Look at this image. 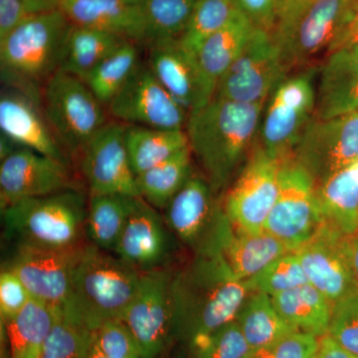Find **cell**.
I'll return each mask as SVG.
<instances>
[{
    "mask_svg": "<svg viewBox=\"0 0 358 358\" xmlns=\"http://www.w3.org/2000/svg\"><path fill=\"white\" fill-rule=\"evenodd\" d=\"M313 358H315V357H313Z\"/></svg>",
    "mask_w": 358,
    "mask_h": 358,
    "instance_id": "cell-53",
    "label": "cell"
},
{
    "mask_svg": "<svg viewBox=\"0 0 358 358\" xmlns=\"http://www.w3.org/2000/svg\"><path fill=\"white\" fill-rule=\"evenodd\" d=\"M352 0H278L272 34L287 75L317 68L350 20Z\"/></svg>",
    "mask_w": 358,
    "mask_h": 358,
    "instance_id": "cell-3",
    "label": "cell"
},
{
    "mask_svg": "<svg viewBox=\"0 0 358 358\" xmlns=\"http://www.w3.org/2000/svg\"><path fill=\"white\" fill-rule=\"evenodd\" d=\"M192 345V358H244L250 350L236 320Z\"/></svg>",
    "mask_w": 358,
    "mask_h": 358,
    "instance_id": "cell-40",
    "label": "cell"
},
{
    "mask_svg": "<svg viewBox=\"0 0 358 358\" xmlns=\"http://www.w3.org/2000/svg\"><path fill=\"white\" fill-rule=\"evenodd\" d=\"M40 106L65 152L80 155L108 122L106 109L83 80L59 69L42 87Z\"/></svg>",
    "mask_w": 358,
    "mask_h": 358,
    "instance_id": "cell-7",
    "label": "cell"
},
{
    "mask_svg": "<svg viewBox=\"0 0 358 358\" xmlns=\"http://www.w3.org/2000/svg\"><path fill=\"white\" fill-rule=\"evenodd\" d=\"M240 8L253 25L271 32L274 26L278 0H237Z\"/></svg>",
    "mask_w": 358,
    "mask_h": 358,
    "instance_id": "cell-45",
    "label": "cell"
},
{
    "mask_svg": "<svg viewBox=\"0 0 358 358\" xmlns=\"http://www.w3.org/2000/svg\"><path fill=\"white\" fill-rule=\"evenodd\" d=\"M138 45L124 42L103 59L84 80L94 95L106 108L121 91L140 64Z\"/></svg>",
    "mask_w": 358,
    "mask_h": 358,
    "instance_id": "cell-35",
    "label": "cell"
},
{
    "mask_svg": "<svg viewBox=\"0 0 358 358\" xmlns=\"http://www.w3.org/2000/svg\"><path fill=\"white\" fill-rule=\"evenodd\" d=\"M192 152L188 147L136 176L141 199L157 208L166 207L192 178Z\"/></svg>",
    "mask_w": 358,
    "mask_h": 358,
    "instance_id": "cell-34",
    "label": "cell"
},
{
    "mask_svg": "<svg viewBox=\"0 0 358 358\" xmlns=\"http://www.w3.org/2000/svg\"><path fill=\"white\" fill-rule=\"evenodd\" d=\"M141 273L95 245L84 246L63 308L96 331L107 320L122 319L138 291Z\"/></svg>",
    "mask_w": 358,
    "mask_h": 358,
    "instance_id": "cell-5",
    "label": "cell"
},
{
    "mask_svg": "<svg viewBox=\"0 0 358 358\" xmlns=\"http://www.w3.org/2000/svg\"><path fill=\"white\" fill-rule=\"evenodd\" d=\"M246 282L250 293H263L273 296L308 282L298 256L294 252H289L268 264Z\"/></svg>",
    "mask_w": 358,
    "mask_h": 358,
    "instance_id": "cell-39",
    "label": "cell"
},
{
    "mask_svg": "<svg viewBox=\"0 0 358 358\" xmlns=\"http://www.w3.org/2000/svg\"><path fill=\"white\" fill-rule=\"evenodd\" d=\"M358 44V10H355L350 6V20L345 26L343 33L334 45V50L341 48V47L346 46V45ZM331 51V52H333Z\"/></svg>",
    "mask_w": 358,
    "mask_h": 358,
    "instance_id": "cell-48",
    "label": "cell"
},
{
    "mask_svg": "<svg viewBox=\"0 0 358 358\" xmlns=\"http://www.w3.org/2000/svg\"><path fill=\"white\" fill-rule=\"evenodd\" d=\"M1 134L21 148L67 162L64 148L45 119L40 102L14 88L0 99Z\"/></svg>",
    "mask_w": 358,
    "mask_h": 358,
    "instance_id": "cell-19",
    "label": "cell"
},
{
    "mask_svg": "<svg viewBox=\"0 0 358 358\" xmlns=\"http://www.w3.org/2000/svg\"><path fill=\"white\" fill-rule=\"evenodd\" d=\"M213 189L208 181L192 176L166 205V222L183 242L206 241L213 229L219 209L214 208Z\"/></svg>",
    "mask_w": 358,
    "mask_h": 358,
    "instance_id": "cell-25",
    "label": "cell"
},
{
    "mask_svg": "<svg viewBox=\"0 0 358 358\" xmlns=\"http://www.w3.org/2000/svg\"><path fill=\"white\" fill-rule=\"evenodd\" d=\"M319 338L296 331L272 345L250 350L244 358H313Z\"/></svg>",
    "mask_w": 358,
    "mask_h": 358,
    "instance_id": "cell-43",
    "label": "cell"
},
{
    "mask_svg": "<svg viewBox=\"0 0 358 358\" xmlns=\"http://www.w3.org/2000/svg\"><path fill=\"white\" fill-rule=\"evenodd\" d=\"M195 0H140L147 24L148 45L179 40L186 29Z\"/></svg>",
    "mask_w": 358,
    "mask_h": 358,
    "instance_id": "cell-36",
    "label": "cell"
},
{
    "mask_svg": "<svg viewBox=\"0 0 358 358\" xmlns=\"http://www.w3.org/2000/svg\"><path fill=\"white\" fill-rule=\"evenodd\" d=\"M71 27L61 9L28 18L0 40L2 78L40 102L42 87L62 64Z\"/></svg>",
    "mask_w": 358,
    "mask_h": 358,
    "instance_id": "cell-4",
    "label": "cell"
},
{
    "mask_svg": "<svg viewBox=\"0 0 358 358\" xmlns=\"http://www.w3.org/2000/svg\"><path fill=\"white\" fill-rule=\"evenodd\" d=\"M61 308L32 298L18 315L6 322L10 358H40Z\"/></svg>",
    "mask_w": 358,
    "mask_h": 358,
    "instance_id": "cell-28",
    "label": "cell"
},
{
    "mask_svg": "<svg viewBox=\"0 0 358 358\" xmlns=\"http://www.w3.org/2000/svg\"><path fill=\"white\" fill-rule=\"evenodd\" d=\"M352 6L355 10H358V0H352Z\"/></svg>",
    "mask_w": 358,
    "mask_h": 358,
    "instance_id": "cell-52",
    "label": "cell"
},
{
    "mask_svg": "<svg viewBox=\"0 0 358 358\" xmlns=\"http://www.w3.org/2000/svg\"><path fill=\"white\" fill-rule=\"evenodd\" d=\"M60 9L72 24L112 33L138 46L148 45L140 0H62Z\"/></svg>",
    "mask_w": 358,
    "mask_h": 358,
    "instance_id": "cell-21",
    "label": "cell"
},
{
    "mask_svg": "<svg viewBox=\"0 0 358 358\" xmlns=\"http://www.w3.org/2000/svg\"><path fill=\"white\" fill-rule=\"evenodd\" d=\"M173 329L190 343L210 336L236 320L248 298L246 281L232 272L212 240L193 262L171 280Z\"/></svg>",
    "mask_w": 358,
    "mask_h": 358,
    "instance_id": "cell-1",
    "label": "cell"
},
{
    "mask_svg": "<svg viewBox=\"0 0 358 358\" xmlns=\"http://www.w3.org/2000/svg\"><path fill=\"white\" fill-rule=\"evenodd\" d=\"M281 162L273 159L259 143L224 201L223 211L236 229L260 233L279 193Z\"/></svg>",
    "mask_w": 358,
    "mask_h": 358,
    "instance_id": "cell-11",
    "label": "cell"
},
{
    "mask_svg": "<svg viewBox=\"0 0 358 358\" xmlns=\"http://www.w3.org/2000/svg\"><path fill=\"white\" fill-rule=\"evenodd\" d=\"M127 41L112 33L72 24L60 70L84 81L103 59Z\"/></svg>",
    "mask_w": 358,
    "mask_h": 358,
    "instance_id": "cell-32",
    "label": "cell"
},
{
    "mask_svg": "<svg viewBox=\"0 0 358 358\" xmlns=\"http://www.w3.org/2000/svg\"><path fill=\"white\" fill-rule=\"evenodd\" d=\"M286 76L272 34L254 26L243 49L219 80L213 98L265 105L275 86Z\"/></svg>",
    "mask_w": 358,
    "mask_h": 358,
    "instance_id": "cell-10",
    "label": "cell"
},
{
    "mask_svg": "<svg viewBox=\"0 0 358 358\" xmlns=\"http://www.w3.org/2000/svg\"><path fill=\"white\" fill-rule=\"evenodd\" d=\"M93 339L94 331L62 308L40 358H88Z\"/></svg>",
    "mask_w": 358,
    "mask_h": 358,
    "instance_id": "cell-38",
    "label": "cell"
},
{
    "mask_svg": "<svg viewBox=\"0 0 358 358\" xmlns=\"http://www.w3.org/2000/svg\"><path fill=\"white\" fill-rule=\"evenodd\" d=\"M236 322L250 350L272 345L298 331L282 319L271 296L263 293L249 294L238 313Z\"/></svg>",
    "mask_w": 358,
    "mask_h": 358,
    "instance_id": "cell-33",
    "label": "cell"
},
{
    "mask_svg": "<svg viewBox=\"0 0 358 358\" xmlns=\"http://www.w3.org/2000/svg\"><path fill=\"white\" fill-rule=\"evenodd\" d=\"M73 188L76 187L67 162L21 147L1 159V209L20 200L45 196Z\"/></svg>",
    "mask_w": 358,
    "mask_h": 358,
    "instance_id": "cell-17",
    "label": "cell"
},
{
    "mask_svg": "<svg viewBox=\"0 0 358 358\" xmlns=\"http://www.w3.org/2000/svg\"><path fill=\"white\" fill-rule=\"evenodd\" d=\"M208 239L217 245L232 272L243 281L251 279L275 259L292 252L267 231L249 233L236 229L220 209Z\"/></svg>",
    "mask_w": 358,
    "mask_h": 358,
    "instance_id": "cell-20",
    "label": "cell"
},
{
    "mask_svg": "<svg viewBox=\"0 0 358 358\" xmlns=\"http://www.w3.org/2000/svg\"><path fill=\"white\" fill-rule=\"evenodd\" d=\"M241 11L237 0H195L181 46L193 57L205 40L217 32Z\"/></svg>",
    "mask_w": 358,
    "mask_h": 358,
    "instance_id": "cell-37",
    "label": "cell"
},
{
    "mask_svg": "<svg viewBox=\"0 0 358 358\" xmlns=\"http://www.w3.org/2000/svg\"><path fill=\"white\" fill-rule=\"evenodd\" d=\"M32 296L17 275L10 268L0 275V313L2 322L13 319L31 300Z\"/></svg>",
    "mask_w": 358,
    "mask_h": 358,
    "instance_id": "cell-44",
    "label": "cell"
},
{
    "mask_svg": "<svg viewBox=\"0 0 358 358\" xmlns=\"http://www.w3.org/2000/svg\"><path fill=\"white\" fill-rule=\"evenodd\" d=\"M319 67L287 75L268 99L258 136L259 145L273 159L293 155L301 134L315 117V76Z\"/></svg>",
    "mask_w": 358,
    "mask_h": 358,
    "instance_id": "cell-8",
    "label": "cell"
},
{
    "mask_svg": "<svg viewBox=\"0 0 358 358\" xmlns=\"http://www.w3.org/2000/svg\"><path fill=\"white\" fill-rule=\"evenodd\" d=\"M358 112V44L346 45L322 63L315 117L329 120Z\"/></svg>",
    "mask_w": 358,
    "mask_h": 358,
    "instance_id": "cell-22",
    "label": "cell"
},
{
    "mask_svg": "<svg viewBox=\"0 0 358 358\" xmlns=\"http://www.w3.org/2000/svg\"><path fill=\"white\" fill-rule=\"evenodd\" d=\"M147 64L188 114L206 105L196 60L181 46L179 40L150 45Z\"/></svg>",
    "mask_w": 358,
    "mask_h": 358,
    "instance_id": "cell-24",
    "label": "cell"
},
{
    "mask_svg": "<svg viewBox=\"0 0 358 358\" xmlns=\"http://www.w3.org/2000/svg\"><path fill=\"white\" fill-rule=\"evenodd\" d=\"M126 128L121 122H108L80 154L91 194L141 197L124 140Z\"/></svg>",
    "mask_w": 358,
    "mask_h": 358,
    "instance_id": "cell-16",
    "label": "cell"
},
{
    "mask_svg": "<svg viewBox=\"0 0 358 358\" xmlns=\"http://www.w3.org/2000/svg\"><path fill=\"white\" fill-rule=\"evenodd\" d=\"M84 245L56 249L20 243L8 268L13 271L36 299L57 308L67 305L75 268Z\"/></svg>",
    "mask_w": 358,
    "mask_h": 358,
    "instance_id": "cell-15",
    "label": "cell"
},
{
    "mask_svg": "<svg viewBox=\"0 0 358 358\" xmlns=\"http://www.w3.org/2000/svg\"><path fill=\"white\" fill-rule=\"evenodd\" d=\"M169 251V237L155 207L138 197L115 254L141 272L159 268Z\"/></svg>",
    "mask_w": 358,
    "mask_h": 358,
    "instance_id": "cell-23",
    "label": "cell"
},
{
    "mask_svg": "<svg viewBox=\"0 0 358 358\" xmlns=\"http://www.w3.org/2000/svg\"><path fill=\"white\" fill-rule=\"evenodd\" d=\"M88 358H108L99 348L98 343L95 341V336H94L93 345H92L91 350H90Z\"/></svg>",
    "mask_w": 358,
    "mask_h": 358,
    "instance_id": "cell-51",
    "label": "cell"
},
{
    "mask_svg": "<svg viewBox=\"0 0 358 358\" xmlns=\"http://www.w3.org/2000/svg\"><path fill=\"white\" fill-rule=\"evenodd\" d=\"M171 280V274L160 268L141 273L136 296L122 315L143 358H159L173 329Z\"/></svg>",
    "mask_w": 358,
    "mask_h": 358,
    "instance_id": "cell-14",
    "label": "cell"
},
{
    "mask_svg": "<svg viewBox=\"0 0 358 358\" xmlns=\"http://www.w3.org/2000/svg\"><path fill=\"white\" fill-rule=\"evenodd\" d=\"M292 157L312 176L315 186L358 162V112L329 120L313 117Z\"/></svg>",
    "mask_w": 358,
    "mask_h": 358,
    "instance_id": "cell-12",
    "label": "cell"
},
{
    "mask_svg": "<svg viewBox=\"0 0 358 358\" xmlns=\"http://www.w3.org/2000/svg\"><path fill=\"white\" fill-rule=\"evenodd\" d=\"M324 222L348 236L358 229V162L317 185Z\"/></svg>",
    "mask_w": 358,
    "mask_h": 358,
    "instance_id": "cell-27",
    "label": "cell"
},
{
    "mask_svg": "<svg viewBox=\"0 0 358 358\" xmlns=\"http://www.w3.org/2000/svg\"><path fill=\"white\" fill-rule=\"evenodd\" d=\"M35 15L21 0H0V40Z\"/></svg>",
    "mask_w": 358,
    "mask_h": 358,
    "instance_id": "cell-46",
    "label": "cell"
},
{
    "mask_svg": "<svg viewBox=\"0 0 358 358\" xmlns=\"http://www.w3.org/2000/svg\"><path fill=\"white\" fill-rule=\"evenodd\" d=\"M271 299L282 319L296 331L317 338L329 333L333 305L308 282Z\"/></svg>",
    "mask_w": 358,
    "mask_h": 358,
    "instance_id": "cell-29",
    "label": "cell"
},
{
    "mask_svg": "<svg viewBox=\"0 0 358 358\" xmlns=\"http://www.w3.org/2000/svg\"><path fill=\"white\" fill-rule=\"evenodd\" d=\"M107 109L115 121L155 129H185L188 117L148 64L141 63Z\"/></svg>",
    "mask_w": 358,
    "mask_h": 358,
    "instance_id": "cell-13",
    "label": "cell"
},
{
    "mask_svg": "<svg viewBox=\"0 0 358 358\" xmlns=\"http://www.w3.org/2000/svg\"><path fill=\"white\" fill-rule=\"evenodd\" d=\"M322 223L324 217L312 176L293 157L282 160L279 193L264 230L294 252L307 243Z\"/></svg>",
    "mask_w": 358,
    "mask_h": 358,
    "instance_id": "cell-9",
    "label": "cell"
},
{
    "mask_svg": "<svg viewBox=\"0 0 358 358\" xmlns=\"http://www.w3.org/2000/svg\"><path fill=\"white\" fill-rule=\"evenodd\" d=\"M253 29V23L241 10L200 47L195 60L207 103L213 99L219 80L238 57Z\"/></svg>",
    "mask_w": 358,
    "mask_h": 358,
    "instance_id": "cell-26",
    "label": "cell"
},
{
    "mask_svg": "<svg viewBox=\"0 0 358 358\" xmlns=\"http://www.w3.org/2000/svg\"><path fill=\"white\" fill-rule=\"evenodd\" d=\"M88 202L77 188L23 199L2 209L9 235L20 243L49 248L81 246Z\"/></svg>",
    "mask_w": 358,
    "mask_h": 358,
    "instance_id": "cell-6",
    "label": "cell"
},
{
    "mask_svg": "<svg viewBox=\"0 0 358 358\" xmlns=\"http://www.w3.org/2000/svg\"><path fill=\"white\" fill-rule=\"evenodd\" d=\"M264 106L213 98L188 114V145L213 192L229 182L255 143Z\"/></svg>",
    "mask_w": 358,
    "mask_h": 358,
    "instance_id": "cell-2",
    "label": "cell"
},
{
    "mask_svg": "<svg viewBox=\"0 0 358 358\" xmlns=\"http://www.w3.org/2000/svg\"><path fill=\"white\" fill-rule=\"evenodd\" d=\"M138 197L120 194H91L86 230L93 245L115 251Z\"/></svg>",
    "mask_w": 358,
    "mask_h": 358,
    "instance_id": "cell-31",
    "label": "cell"
},
{
    "mask_svg": "<svg viewBox=\"0 0 358 358\" xmlns=\"http://www.w3.org/2000/svg\"><path fill=\"white\" fill-rule=\"evenodd\" d=\"M94 336L108 358H143L138 341L122 319L103 322L94 331Z\"/></svg>",
    "mask_w": 358,
    "mask_h": 358,
    "instance_id": "cell-42",
    "label": "cell"
},
{
    "mask_svg": "<svg viewBox=\"0 0 358 358\" xmlns=\"http://www.w3.org/2000/svg\"><path fill=\"white\" fill-rule=\"evenodd\" d=\"M34 14L60 9L62 0H21Z\"/></svg>",
    "mask_w": 358,
    "mask_h": 358,
    "instance_id": "cell-50",
    "label": "cell"
},
{
    "mask_svg": "<svg viewBox=\"0 0 358 358\" xmlns=\"http://www.w3.org/2000/svg\"><path fill=\"white\" fill-rule=\"evenodd\" d=\"M345 237L324 221L313 238L294 251L308 284L324 294L331 305L358 289L346 253Z\"/></svg>",
    "mask_w": 358,
    "mask_h": 358,
    "instance_id": "cell-18",
    "label": "cell"
},
{
    "mask_svg": "<svg viewBox=\"0 0 358 358\" xmlns=\"http://www.w3.org/2000/svg\"><path fill=\"white\" fill-rule=\"evenodd\" d=\"M127 150L136 176L189 147L185 129H164L127 124Z\"/></svg>",
    "mask_w": 358,
    "mask_h": 358,
    "instance_id": "cell-30",
    "label": "cell"
},
{
    "mask_svg": "<svg viewBox=\"0 0 358 358\" xmlns=\"http://www.w3.org/2000/svg\"><path fill=\"white\" fill-rule=\"evenodd\" d=\"M315 358H358V355L348 352L329 334L319 338Z\"/></svg>",
    "mask_w": 358,
    "mask_h": 358,
    "instance_id": "cell-47",
    "label": "cell"
},
{
    "mask_svg": "<svg viewBox=\"0 0 358 358\" xmlns=\"http://www.w3.org/2000/svg\"><path fill=\"white\" fill-rule=\"evenodd\" d=\"M345 244L346 253L358 284V229L353 234L345 237Z\"/></svg>",
    "mask_w": 358,
    "mask_h": 358,
    "instance_id": "cell-49",
    "label": "cell"
},
{
    "mask_svg": "<svg viewBox=\"0 0 358 358\" xmlns=\"http://www.w3.org/2000/svg\"><path fill=\"white\" fill-rule=\"evenodd\" d=\"M327 334L358 355V289L333 303Z\"/></svg>",
    "mask_w": 358,
    "mask_h": 358,
    "instance_id": "cell-41",
    "label": "cell"
}]
</instances>
